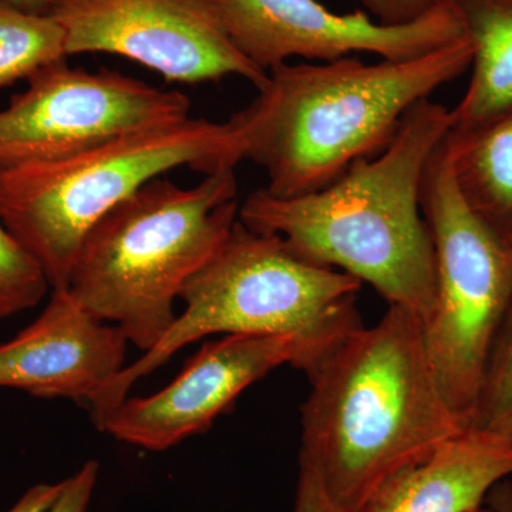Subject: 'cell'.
Listing matches in <instances>:
<instances>
[{"label":"cell","instance_id":"1","mask_svg":"<svg viewBox=\"0 0 512 512\" xmlns=\"http://www.w3.org/2000/svg\"><path fill=\"white\" fill-rule=\"evenodd\" d=\"M306 376L299 460L340 511L360 512L387 478L466 430L434 377L423 320L402 306L352 330Z\"/></svg>","mask_w":512,"mask_h":512},{"label":"cell","instance_id":"25","mask_svg":"<svg viewBox=\"0 0 512 512\" xmlns=\"http://www.w3.org/2000/svg\"><path fill=\"white\" fill-rule=\"evenodd\" d=\"M494 430L503 434V436L507 437V439L512 443V413L503 421V423L500 424V426L497 427V429Z\"/></svg>","mask_w":512,"mask_h":512},{"label":"cell","instance_id":"21","mask_svg":"<svg viewBox=\"0 0 512 512\" xmlns=\"http://www.w3.org/2000/svg\"><path fill=\"white\" fill-rule=\"evenodd\" d=\"M293 512H345L330 503L312 468L301 460Z\"/></svg>","mask_w":512,"mask_h":512},{"label":"cell","instance_id":"13","mask_svg":"<svg viewBox=\"0 0 512 512\" xmlns=\"http://www.w3.org/2000/svg\"><path fill=\"white\" fill-rule=\"evenodd\" d=\"M512 477V443L495 430L467 429L397 471L360 512H473Z\"/></svg>","mask_w":512,"mask_h":512},{"label":"cell","instance_id":"2","mask_svg":"<svg viewBox=\"0 0 512 512\" xmlns=\"http://www.w3.org/2000/svg\"><path fill=\"white\" fill-rule=\"evenodd\" d=\"M451 126V110L420 101L382 153L311 194L284 198L259 188L239 204V221L284 239L313 264L373 286L389 305L426 323L436 305L437 268L421 195L427 165Z\"/></svg>","mask_w":512,"mask_h":512},{"label":"cell","instance_id":"6","mask_svg":"<svg viewBox=\"0 0 512 512\" xmlns=\"http://www.w3.org/2000/svg\"><path fill=\"white\" fill-rule=\"evenodd\" d=\"M241 161V143L229 120L190 117L5 171L0 220L35 259L52 291L66 289L86 235L138 188L177 168L208 175Z\"/></svg>","mask_w":512,"mask_h":512},{"label":"cell","instance_id":"15","mask_svg":"<svg viewBox=\"0 0 512 512\" xmlns=\"http://www.w3.org/2000/svg\"><path fill=\"white\" fill-rule=\"evenodd\" d=\"M468 208L512 251V110L444 141Z\"/></svg>","mask_w":512,"mask_h":512},{"label":"cell","instance_id":"8","mask_svg":"<svg viewBox=\"0 0 512 512\" xmlns=\"http://www.w3.org/2000/svg\"><path fill=\"white\" fill-rule=\"evenodd\" d=\"M191 100L116 72L66 60L43 67L0 110V174L73 156L124 134L190 119Z\"/></svg>","mask_w":512,"mask_h":512},{"label":"cell","instance_id":"11","mask_svg":"<svg viewBox=\"0 0 512 512\" xmlns=\"http://www.w3.org/2000/svg\"><path fill=\"white\" fill-rule=\"evenodd\" d=\"M315 363V353L295 336L225 335L202 345L160 392L127 397L97 429L144 450H168L210 429L239 394L276 367L308 373Z\"/></svg>","mask_w":512,"mask_h":512},{"label":"cell","instance_id":"16","mask_svg":"<svg viewBox=\"0 0 512 512\" xmlns=\"http://www.w3.org/2000/svg\"><path fill=\"white\" fill-rule=\"evenodd\" d=\"M66 57V33L50 13L29 12L0 0V89Z\"/></svg>","mask_w":512,"mask_h":512},{"label":"cell","instance_id":"20","mask_svg":"<svg viewBox=\"0 0 512 512\" xmlns=\"http://www.w3.org/2000/svg\"><path fill=\"white\" fill-rule=\"evenodd\" d=\"M372 18L387 25H402L421 18L439 0H359Z\"/></svg>","mask_w":512,"mask_h":512},{"label":"cell","instance_id":"10","mask_svg":"<svg viewBox=\"0 0 512 512\" xmlns=\"http://www.w3.org/2000/svg\"><path fill=\"white\" fill-rule=\"evenodd\" d=\"M239 53L269 73L293 57L333 62L357 53L406 60L434 52L464 37L448 0L421 18L387 25L367 12H333L319 0H212Z\"/></svg>","mask_w":512,"mask_h":512},{"label":"cell","instance_id":"18","mask_svg":"<svg viewBox=\"0 0 512 512\" xmlns=\"http://www.w3.org/2000/svg\"><path fill=\"white\" fill-rule=\"evenodd\" d=\"M512 413V302L495 335L470 429L494 430Z\"/></svg>","mask_w":512,"mask_h":512},{"label":"cell","instance_id":"4","mask_svg":"<svg viewBox=\"0 0 512 512\" xmlns=\"http://www.w3.org/2000/svg\"><path fill=\"white\" fill-rule=\"evenodd\" d=\"M238 215L235 168L190 188L154 178L86 235L67 289L146 353L173 326L184 286L220 251Z\"/></svg>","mask_w":512,"mask_h":512},{"label":"cell","instance_id":"7","mask_svg":"<svg viewBox=\"0 0 512 512\" xmlns=\"http://www.w3.org/2000/svg\"><path fill=\"white\" fill-rule=\"evenodd\" d=\"M444 141L427 165L421 195L437 268L436 305L424 323V345L444 400L467 430L512 302V251L461 197Z\"/></svg>","mask_w":512,"mask_h":512},{"label":"cell","instance_id":"12","mask_svg":"<svg viewBox=\"0 0 512 512\" xmlns=\"http://www.w3.org/2000/svg\"><path fill=\"white\" fill-rule=\"evenodd\" d=\"M128 343L69 289H55L35 322L0 343V389L92 406L127 366Z\"/></svg>","mask_w":512,"mask_h":512},{"label":"cell","instance_id":"22","mask_svg":"<svg viewBox=\"0 0 512 512\" xmlns=\"http://www.w3.org/2000/svg\"><path fill=\"white\" fill-rule=\"evenodd\" d=\"M64 480L56 484H36L6 512H49L62 494Z\"/></svg>","mask_w":512,"mask_h":512},{"label":"cell","instance_id":"19","mask_svg":"<svg viewBox=\"0 0 512 512\" xmlns=\"http://www.w3.org/2000/svg\"><path fill=\"white\" fill-rule=\"evenodd\" d=\"M99 471V463L90 460L74 476L66 478L62 494L49 512H89Z\"/></svg>","mask_w":512,"mask_h":512},{"label":"cell","instance_id":"14","mask_svg":"<svg viewBox=\"0 0 512 512\" xmlns=\"http://www.w3.org/2000/svg\"><path fill=\"white\" fill-rule=\"evenodd\" d=\"M473 46L471 79L451 110L461 133L512 110V0H448Z\"/></svg>","mask_w":512,"mask_h":512},{"label":"cell","instance_id":"3","mask_svg":"<svg viewBox=\"0 0 512 512\" xmlns=\"http://www.w3.org/2000/svg\"><path fill=\"white\" fill-rule=\"evenodd\" d=\"M471 60L464 36L414 59L282 64L229 123L244 160L264 168L266 191L311 194L386 150L407 113L466 73Z\"/></svg>","mask_w":512,"mask_h":512},{"label":"cell","instance_id":"5","mask_svg":"<svg viewBox=\"0 0 512 512\" xmlns=\"http://www.w3.org/2000/svg\"><path fill=\"white\" fill-rule=\"evenodd\" d=\"M360 288L359 279L313 264L284 239L252 231L238 218L220 251L184 286V311L164 338L124 367L90 406L93 423L100 426L138 380L210 335L295 336L318 363L362 326L356 309Z\"/></svg>","mask_w":512,"mask_h":512},{"label":"cell","instance_id":"9","mask_svg":"<svg viewBox=\"0 0 512 512\" xmlns=\"http://www.w3.org/2000/svg\"><path fill=\"white\" fill-rule=\"evenodd\" d=\"M49 13L69 56L126 57L173 83L238 76L261 90L268 82L232 45L212 0H57Z\"/></svg>","mask_w":512,"mask_h":512},{"label":"cell","instance_id":"24","mask_svg":"<svg viewBox=\"0 0 512 512\" xmlns=\"http://www.w3.org/2000/svg\"><path fill=\"white\" fill-rule=\"evenodd\" d=\"M3 2L18 6L20 9L29 10V12L49 13L57 0H3Z\"/></svg>","mask_w":512,"mask_h":512},{"label":"cell","instance_id":"23","mask_svg":"<svg viewBox=\"0 0 512 512\" xmlns=\"http://www.w3.org/2000/svg\"><path fill=\"white\" fill-rule=\"evenodd\" d=\"M487 503L493 512H512V481L507 478L495 485L487 495Z\"/></svg>","mask_w":512,"mask_h":512},{"label":"cell","instance_id":"17","mask_svg":"<svg viewBox=\"0 0 512 512\" xmlns=\"http://www.w3.org/2000/svg\"><path fill=\"white\" fill-rule=\"evenodd\" d=\"M49 288L35 259L0 220V320L35 308Z\"/></svg>","mask_w":512,"mask_h":512},{"label":"cell","instance_id":"26","mask_svg":"<svg viewBox=\"0 0 512 512\" xmlns=\"http://www.w3.org/2000/svg\"><path fill=\"white\" fill-rule=\"evenodd\" d=\"M473 512H493V510H491L490 507H480V508H478V510L473 511Z\"/></svg>","mask_w":512,"mask_h":512}]
</instances>
